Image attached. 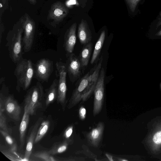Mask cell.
Returning <instances> with one entry per match:
<instances>
[{"mask_svg": "<svg viewBox=\"0 0 161 161\" xmlns=\"http://www.w3.org/2000/svg\"><path fill=\"white\" fill-rule=\"evenodd\" d=\"M34 74V66L30 59H21L16 64L14 75L17 79L16 89L27 90L30 85Z\"/></svg>", "mask_w": 161, "mask_h": 161, "instance_id": "obj_1", "label": "cell"}, {"mask_svg": "<svg viewBox=\"0 0 161 161\" xmlns=\"http://www.w3.org/2000/svg\"><path fill=\"white\" fill-rule=\"evenodd\" d=\"M24 31L22 27L11 31L7 35L5 46L8 47L10 58L16 64L23 58V48L22 35Z\"/></svg>", "mask_w": 161, "mask_h": 161, "instance_id": "obj_2", "label": "cell"}, {"mask_svg": "<svg viewBox=\"0 0 161 161\" xmlns=\"http://www.w3.org/2000/svg\"><path fill=\"white\" fill-rule=\"evenodd\" d=\"M43 96V87L38 81L28 91L25 99V105L30 115L35 114L37 109L41 107L40 101Z\"/></svg>", "mask_w": 161, "mask_h": 161, "instance_id": "obj_3", "label": "cell"}, {"mask_svg": "<svg viewBox=\"0 0 161 161\" xmlns=\"http://www.w3.org/2000/svg\"><path fill=\"white\" fill-rule=\"evenodd\" d=\"M56 66V76L58 77V94L57 100V102L60 103L63 108H64L67 90L66 80L67 72L65 63L61 61L57 62Z\"/></svg>", "mask_w": 161, "mask_h": 161, "instance_id": "obj_4", "label": "cell"}, {"mask_svg": "<svg viewBox=\"0 0 161 161\" xmlns=\"http://www.w3.org/2000/svg\"><path fill=\"white\" fill-rule=\"evenodd\" d=\"M22 26L24 31L22 39L23 49L25 53L29 52L32 47L35 33L36 26L34 22L26 14L22 20Z\"/></svg>", "mask_w": 161, "mask_h": 161, "instance_id": "obj_5", "label": "cell"}, {"mask_svg": "<svg viewBox=\"0 0 161 161\" xmlns=\"http://www.w3.org/2000/svg\"><path fill=\"white\" fill-rule=\"evenodd\" d=\"M53 69V61L47 58L41 59L34 66L35 77L40 82H47Z\"/></svg>", "mask_w": 161, "mask_h": 161, "instance_id": "obj_6", "label": "cell"}, {"mask_svg": "<svg viewBox=\"0 0 161 161\" xmlns=\"http://www.w3.org/2000/svg\"><path fill=\"white\" fill-rule=\"evenodd\" d=\"M65 64L67 73L71 82L74 83L80 78L83 68L78 56L73 53L68 54Z\"/></svg>", "mask_w": 161, "mask_h": 161, "instance_id": "obj_7", "label": "cell"}, {"mask_svg": "<svg viewBox=\"0 0 161 161\" xmlns=\"http://www.w3.org/2000/svg\"><path fill=\"white\" fill-rule=\"evenodd\" d=\"M105 72L102 67L94 91V102L93 114L95 115L99 113L102 108L104 96V80Z\"/></svg>", "mask_w": 161, "mask_h": 161, "instance_id": "obj_8", "label": "cell"}, {"mask_svg": "<svg viewBox=\"0 0 161 161\" xmlns=\"http://www.w3.org/2000/svg\"><path fill=\"white\" fill-rule=\"evenodd\" d=\"M92 71V68L82 77L77 80L75 88L70 101L69 108L72 107L73 104L82 97L88 86Z\"/></svg>", "mask_w": 161, "mask_h": 161, "instance_id": "obj_9", "label": "cell"}, {"mask_svg": "<svg viewBox=\"0 0 161 161\" xmlns=\"http://www.w3.org/2000/svg\"><path fill=\"white\" fill-rule=\"evenodd\" d=\"M147 143L151 151L158 153L161 151V119L150 131L147 138Z\"/></svg>", "mask_w": 161, "mask_h": 161, "instance_id": "obj_10", "label": "cell"}, {"mask_svg": "<svg viewBox=\"0 0 161 161\" xmlns=\"http://www.w3.org/2000/svg\"><path fill=\"white\" fill-rule=\"evenodd\" d=\"M0 95L3 97L5 111L7 114L14 120L19 121L20 119L21 109L17 101L13 96L9 95L4 97L2 92Z\"/></svg>", "mask_w": 161, "mask_h": 161, "instance_id": "obj_11", "label": "cell"}, {"mask_svg": "<svg viewBox=\"0 0 161 161\" xmlns=\"http://www.w3.org/2000/svg\"><path fill=\"white\" fill-rule=\"evenodd\" d=\"M68 9L61 2L57 1L51 6L48 14V18L55 22L62 21L68 15Z\"/></svg>", "mask_w": 161, "mask_h": 161, "instance_id": "obj_12", "label": "cell"}, {"mask_svg": "<svg viewBox=\"0 0 161 161\" xmlns=\"http://www.w3.org/2000/svg\"><path fill=\"white\" fill-rule=\"evenodd\" d=\"M76 23H74L67 30L65 33L64 47L68 55L73 53L76 43Z\"/></svg>", "mask_w": 161, "mask_h": 161, "instance_id": "obj_13", "label": "cell"}, {"mask_svg": "<svg viewBox=\"0 0 161 161\" xmlns=\"http://www.w3.org/2000/svg\"><path fill=\"white\" fill-rule=\"evenodd\" d=\"M77 36L81 45L91 42L92 35L87 22L82 19L78 26Z\"/></svg>", "mask_w": 161, "mask_h": 161, "instance_id": "obj_14", "label": "cell"}, {"mask_svg": "<svg viewBox=\"0 0 161 161\" xmlns=\"http://www.w3.org/2000/svg\"><path fill=\"white\" fill-rule=\"evenodd\" d=\"M42 118H40L34 125L31 133L27 142L26 149L24 158L25 161L29 160L32 153L33 145L36 133L38 130V126L40 124Z\"/></svg>", "mask_w": 161, "mask_h": 161, "instance_id": "obj_15", "label": "cell"}, {"mask_svg": "<svg viewBox=\"0 0 161 161\" xmlns=\"http://www.w3.org/2000/svg\"><path fill=\"white\" fill-rule=\"evenodd\" d=\"M92 48L93 44L91 42L83 45L80 52L78 57L84 69L88 65Z\"/></svg>", "mask_w": 161, "mask_h": 161, "instance_id": "obj_16", "label": "cell"}, {"mask_svg": "<svg viewBox=\"0 0 161 161\" xmlns=\"http://www.w3.org/2000/svg\"><path fill=\"white\" fill-rule=\"evenodd\" d=\"M30 114L27 106L25 105L24 113L19 128V139L20 147H22L25 143V137L28 127L29 119Z\"/></svg>", "mask_w": 161, "mask_h": 161, "instance_id": "obj_17", "label": "cell"}, {"mask_svg": "<svg viewBox=\"0 0 161 161\" xmlns=\"http://www.w3.org/2000/svg\"><path fill=\"white\" fill-rule=\"evenodd\" d=\"M58 79H55L49 88L47 89L45 103L48 106L57 99L58 94Z\"/></svg>", "mask_w": 161, "mask_h": 161, "instance_id": "obj_18", "label": "cell"}, {"mask_svg": "<svg viewBox=\"0 0 161 161\" xmlns=\"http://www.w3.org/2000/svg\"><path fill=\"white\" fill-rule=\"evenodd\" d=\"M105 31H102L95 44L90 61L92 64L97 63L99 59V56L105 40Z\"/></svg>", "mask_w": 161, "mask_h": 161, "instance_id": "obj_19", "label": "cell"}, {"mask_svg": "<svg viewBox=\"0 0 161 161\" xmlns=\"http://www.w3.org/2000/svg\"><path fill=\"white\" fill-rule=\"evenodd\" d=\"M104 128L103 123H99L97 127L93 129L87 136L90 143L94 146H97L102 137Z\"/></svg>", "mask_w": 161, "mask_h": 161, "instance_id": "obj_20", "label": "cell"}, {"mask_svg": "<svg viewBox=\"0 0 161 161\" xmlns=\"http://www.w3.org/2000/svg\"><path fill=\"white\" fill-rule=\"evenodd\" d=\"M49 126V122L48 120L43 121L38 129L34 143L38 142L43 137L47 131Z\"/></svg>", "mask_w": 161, "mask_h": 161, "instance_id": "obj_21", "label": "cell"}, {"mask_svg": "<svg viewBox=\"0 0 161 161\" xmlns=\"http://www.w3.org/2000/svg\"><path fill=\"white\" fill-rule=\"evenodd\" d=\"M68 145V143L66 140L55 143L48 152L52 155L62 153L66 150Z\"/></svg>", "mask_w": 161, "mask_h": 161, "instance_id": "obj_22", "label": "cell"}, {"mask_svg": "<svg viewBox=\"0 0 161 161\" xmlns=\"http://www.w3.org/2000/svg\"><path fill=\"white\" fill-rule=\"evenodd\" d=\"M0 132L4 138L10 149L16 151L17 150V146L15 140L10 135L9 133L1 130H0Z\"/></svg>", "mask_w": 161, "mask_h": 161, "instance_id": "obj_23", "label": "cell"}, {"mask_svg": "<svg viewBox=\"0 0 161 161\" xmlns=\"http://www.w3.org/2000/svg\"><path fill=\"white\" fill-rule=\"evenodd\" d=\"M4 111L5 109L4 106L0 105V130L9 133L11 131L7 125L6 118L3 114Z\"/></svg>", "mask_w": 161, "mask_h": 161, "instance_id": "obj_24", "label": "cell"}, {"mask_svg": "<svg viewBox=\"0 0 161 161\" xmlns=\"http://www.w3.org/2000/svg\"><path fill=\"white\" fill-rule=\"evenodd\" d=\"M4 155L10 160L12 161H25L24 158H22L16 153V151L10 149L9 150H3L1 151Z\"/></svg>", "mask_w": 161, "mask_h": 161, "instance_id": "obj_25", "label": "cell"}, {"mask_svg": "<svg viewBox=\"0 0 161 161\" xmlns=\"http://www.w3.org/2000/svg\"><path fill=\"white\" fill-rule=\"evenodd\" d=\"M33 156L36 158L46 161H57L55 158L49 154L48 151L40 152L34 154Z\"/></svg>", "mask_w": 161, "mask_h": 161, "instance_id": "obj_26", "label": "cell"}, {"mask_svg": "<svg viewBox=\"0 0 161 161\" xmlns=\"http://www.w3.org/2000/svg\"><path fill=\"white\" fill-rule=\"evenodd\" d=\"M130 10L134 12L140 0H125Z\"/></svg>", "mask_w": 161, "mask_h": 161, "instance_id": "obj_27", "label": "cell"}, {"mask_svg": "<svg viewBox=\"0 0 161 161\" xmlns=\"http://www.w3.org/2000/svg\"><path fill=\"white\" fill-rule=\"evenodd\" d=\"M73 132V127L70 126L68 127L64 133V136L68 139L71 136Z\"/></svg>", "mask_w": 161, "mask_h": 161, "instance_id": "obj_28", "label": "cell"}, {"mask_svg": "<svg viewBox=\"0 0 161 161\" xmlns=\"http://www.w3.org/2000/svg\"><path fill=\"white\" fill-rule=\"evenodd\" d=\"M79 112L80 118L82 119H84L86 114V109L84 108L81 107L80 108Z\"/></svg>", "mask_w": 161, "mask_h": 161, "instance_id": "obj_29", "label": "cell"}, {"mask_svg": "<svg viewBox=\"0 0 161 161\" xmlns=\"http://www.w3.org/2000/svg\"><path fill=\"white\" fill-rule=\"evenodd\" d=\"M106 155L109 161H113V159L112 158V157L110 155L108 154H106Z\"/></svg>", "mask_w": 161, "mask_h": 161, "instance_id": "obj_30", "label": "cell"}, {"mask_svg": "<svg viewBox=\"0 0 161 161\" xmlns=\"http://www.w3.org/2000/svg\"><path fill=\"white\" fill-rule=\"evenodd\" d=\"M29 2L32 4H35L36 3V0H28Z\"/></svg>", "mask_w": 161, "mask_h": 161, "instance_id": "obj_31", "label": "cell"}, {"mask_svg": "<svg viewBox=\"0 0 161 161\" xmlns=\"http://www.w3.org/2000/svg\"><path fill=\"white\" fill-rule=\"evenodd\" d=\"M160 25H161V19L158 22L157 25V26H159Z\"/></svg>", "mask_w": 161, "mask_h": 161, "instance_id": "obj_32", "label": "cell"}, {"mask_svg": "<svg viewBox=\"0 0 161 161\" xmlns=\"http://www.w3.org/2000/svg\"><path fill=\"white\" fill-rule=\"evenodd\" d=\"M157 35L159 36L161 35V31L158 33Z\"/></svg>", "mask_w": 161, "mask_h": 161, "instance_id": "obj_33", "label": "cell"}, {"mask_svg": "<svg viewBox=\"0 0 161 161\" xmlns=\"http://www.w3.org/2000/svg\"><path fill=\"white\" fill-rule=\"evenodd\" d=\"M2 1H3L4 3L5 2V0H2Z\"/></svg>", "mask_w": 161, "mask_h": 161, "instance_id": "obj_34", "label": "cell"}, {"mask_svg": "<svg viewBox=\"0 0 161 161\" xmlns=\"http://www.w3.org/2000/svg\"><path fill=\"white\" fill-rule=\"evenodd\" d=\"M160 16H161V13H160Z\"/></svg>", "mask_w": 161, "mask_h": 161, "instance_id": "obj_35", "label": "cell"}]
</instances>
